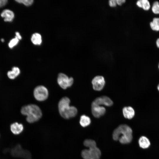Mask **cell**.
Masks as SVG:
<instances>
[{"label":"cell","instance_id":"6da1fadb","mask_svg":"<svg viewBox=\"0 0 159 159\" xmlns=\"http://www.w3.org/2000/svg\"><path fill=\"white\" fill-rule=\"evenodd\" d=\"M112 137L114 140H119L122 144L129 143L132 140V130L127 125H120L113 131Z\"/></svg>","mask_w":159,"mask_h":159},{"label":"cell","instance_id":"7a4b0ae2","mask_svg":"<svg viewBox=\"0 0 159 159\" xmlns=\"http://www.w3.org/2000/svg\"><path fill=\"white\" fill-rule=\"evenodd\" d=\"M21 114L26 116V120L29 123L38 121L42 116L40 108L35 104H29L22 107L21 110Z\"/></svg>","mask_w":159,"mask_h":159},{"label":"cell","instance_id":"3957f363","mask_svg":"<svg viewBox=\"0 0 159 159\" xmlns=\"http://www.w3.org/2000/svg\"><path fill=\"white\" fill-rule=\"evenodd\" d=\"M70 100L67 97L62 98L58 103L59 111L60 115L65 119L74 117L77 114V110L74 106H70Z\"/></svg>","mask_w":159,"mask_h":159},{"label":"cell","instance_id":"277c9868","mask_svg":"<svg viewBox=\"0 0 159 159\" xmlns=\"http://www.w3.org/2000/svg\"><path fill=\"white\" fill-rule=\"evenodd\" d=\"M82 150L81 155L84 159H99L101 155L100 150L96 146L90 147Z\"/></svg>","mask_w":159,"mask_h":159},{"label":"cell","instance_id":"5b68a950","mask_svg":"<svg viewBox=\"0 0 159 159\" xmlns=\"http://www.w3.org/2000/svg\"><path fill=\"white\" fill-rule=\"evenodd\" d=\"M12 155L24 159H32L30 153L28 150L23 149L20 145H17L10 150Z\"/></svg>","mask_w":159,"mask_h":159},{"label":"cell","instance_id":"8992f818","mask_svg":"<svg viewBox=\"0 0 159 159\" xmlns=\"http://www.w3.org/2000/svg\"><path fill=\"white\" fill-rule=\"evenodd\" d=\"M34 95L35 98L39 101L46 100L48 96V91L47 89L42 85L36 87L34 91Z\"/></svg>","mask_w":159,"mask_h":159},{"label":"cell","instance_id":"52a82bcc","mask_svg":"<svg viewBox=\"0 0 159 159\" xmlns=\"http://www.w3.org/2000/svg\"><path fill=\"white\" fill-rule=\"evenodd\" d=\"M73 81L72 77H69L64 73H60L58 75L57 83L59 86L63 89H65L71 87L73 83Z\"/></svg>","mask_w":159,"mask_h":159},{"label":"cell","instance_id":"ba28073f","mask_svg":"<svg viewBox=\"0 0 159 159\" xmlns=\"http://www.w3.org/2000/svg\"><path fill=\"white\" fill-rule=\"evenodd\" d=\"M113 104V102L110 98L106 96H103L96 98L92 102V106L101 105L110 106Z\"/></svg>","mask_w":159,"mask_h":159},{"label":"cell","instance_id":"9c48e42d","mask_svg":"<svg viewBox=\"0 0 159 159\" xmlns=\"http://www.w3.org/2000/svg\"><path fill=\"white\" fill-rule=\"evenodd\" d=\"M92 83L94 90L96 91H100L103 88L105 82L103 77L97 76L94 77Z\"/></svg>","mask_w":159,"mask_h":159},{"label":"cell","instance_id":"30bf717a","mask_svg":"<svg viewBox=\"0 0 159 159\" xmlns=\"http://www.w3.org/2000/svg\"><path fill=\"white\" fill-rule=\"evenodd\" d=\"M1 16L4 18V21L11 22L14 18V14L11 10L8 9L3 10L1 14Z\"/></svg>","mask_w":159,"mask_h":159},{"label":"cell","instance_id":"8fae6325","mask_svg":"<svg viewBox=\"0 0 159 159\" xmlns=\"http://www.w3.org/2000/svg\"><path fill=\"white\" fill-rule=\"evenodd\" d=\"M105 108L100 106H92V112L93 115L95 117L99 118L105 113Z\"/></svg>","mask_w":159,"mask_h":159},{"label":"cell","instance_id":"7c38bea8","mask_svg":"<svg viewBox=\"0 0 159 159\" xmlns=\"http://www.w3.org/2000/svg\"><path fill=\"white\" fill-rule=\"evenodd\" d=\"M10 129L14 134L18 135L21 133L23 131L24 127L21 124L15 122L11 125Z\"/></svg>","mask_w":159,"mask_h":159},{"label":"cell","instance_id":"4fadbf2b","mask_svg":"<svg viewBox=\"0 0 159 159\" xmlns=\"http://www.w3.org/2000/svg\"><path fill=\"white\" fill-rule=\"evenodd\" d=\"M124 117L126 118L131 119L134 116L135 112L133 109L130 106L124 107L122 110Z\"/></svg>","mask_w":159,"mask_h":159},{"label":"cell","instance_id":"5bb4252c","mask_svg":"<svg viewBox=\"0 0 159 159\" xmlns=\"http://www.w3.org/2000/svg\"><path fill=\"white\" fill-rule=\"evenodd\" d=\"M138 143L140 147L143 149L147 148L150 145V142L149 140L145 136H142L140 138Z\"/></svg>","mask_w":159,"mask_h":159},{"label":"cell","instance_id":"9a60e30c","mask_svg":"<svg viewBox=\"0 0 159 159\" xmlns=\"http://www.w3.org/2000/svg\"><path fill=\"white\" fill-rule=\"evenodd\" d=\"M20 73L19 69L17 67H14L11 70L8 71L7 75L8 77L11 79H14L17 77Z\"/></svg>","mask_w":159,"mask_h":159},{"label":"cell","instance_id":"2e32d148","mask_svg":"<svg viewBox=\"0 0 159 159\" xmlns=\"http://www.w3.org/2000/svg\"><path fill=\"white\" fill-rule=\"evenodd\" d=\"M136 4L138 7L145 10H148L150 8V4L148 0H139L137 1Z\"/></svg>","mask_w":159,"mask_h":159},{"label":"cell","instance_id":"e0dca14e","mask_svg":"<svg viewBox=\"0 0 159 159\" xmlns=\"http://www.w3.org/2000/svg\"><path fill=\"white\" fill-rule=\"evenodd\" d=\"M91 123L90 118L85 115H82L80 118V125L84 127L89 125Z\"/></svg>","mask_w":159,"mask_h":159},{"label":"cell","instance_id":"ac0fdd59","mask_svg":"<svg viewBox=\"0 0 159 159\" xmlns=\"http://www.w3.org/2000/svg\"><path fill=\"white\" fill-rule=\"evenodd\" d=\"M31 40L32 43L35 45L40 44L42 42L41 35L37 33H34L32 35Z\"/></svg>","mask_w":159,"mask_h":159},{"label":"cell","instance_id":"d6986e66","mask_svg":"<svg viewBox=\"0 0 159 159\" xmlns=\"http://www.w3.org/2000/svg\"><path fill=\"white\" fill-rule=\"evenodd\" d=\"M151 29L154 31H159V18H154L150 23Z\"/></svg>","mask_w":159,"mask_h":159},{"label":"cell","instance_id":"ffe728a7","mask_svg":"<svg viewBox=\"0 0 159 159\" xmlns=\"http://www.w3.org/2000/svg\"><path fill=\"white\" fill-rule=\"evenodd\" d=\"M84 145L88 148L93 146H96L95 142L91 139H86L84 142Z\"/></svg>","mask_w":159,"mask_h":159},{"label":"cell","instance_id":"44dd1931","mask_svg":"<svg viewBox=\"0 0 159 159\" xmlns=\"http://www.w3.org/2000/svg\"><path fill=\"white\" fill-rule=\"evenodd\" d=\"M19 40L14 38L11 39L8 43V45L10 49H12L19 43Z\"/></svg>","mask_w":159,"mask_h":159},{"label":"cell","instance_id":"7402d4cb","mask_svg":"<svg viewBox=\"0 0 159 159\" xmlns=\"http://www.w3.org/2000/svg\"><path fill=\"white\" fill-rule=\"evenodd\" d=\"M152 10L154 13L156 14H159V2L155 1L153 3Z\"/></svg>","mask_w":159,"mask_h":159},{"label":"cell","instance_id":"603a6c76","mask_svg":"<svg viewBox=\"0 0 159 159\" xmlns=\"http://www.w3.org/2000/svg\"><path fill=\"white\" fill-rule=\"evenodd\" d=\"M16 1L20 4H22L26 6L31 5L33 2V0H16Z\"/></svg>","mask_w":159,"mask_h":159},{"label":"cell","instance_id":"cb8c5ba5","mask_svg":"<svg viewBox=\"0 0 159 159\" xmlns=\"http://www.w3.org/2000/svg\"><path fill=\"white\" fill-rule=\"evenodd\" d=\"M109 5L111 7H114L117 5L116 0H110L109 1Z\"/></svg>","mask_w":159,"mask_h":159},{"label":"cell","instance_id":"d4e9b609","mask_svg":"<svg viewBox=\"0 0 159 159\" xmlns=\"http://www.w3.org/2000/svg\"><path fill=\"white\" fill-rule=\"evenodd\" d=\"M7 2V0H0V8L4 6Z\"/></svg>","mask_w":159,"mask_h":159},{"label":"cell","instance_id":"484cf974","mask_svg":"<svg viewBox=\"0 0 159 159\" xmlns=\"http://www.w3.org/2000/svg\"><path fill=\"white\" fill-rule=\"evenodd\" d=\"M15 38L19 40H20L22 39V37L19 32H16L15 33Z\"/></svg>","mask_w":159,"mask_h":159},{"label":"cell","instance_id":"4316f807","mask_svg":"<svg viewBox=\"0 0 159 159\" xmlns=\"http://www.w3.org/2000/svg\"><path fill=\"white\" fill-rule=\"evenodd\" d=\"M116 1L117 4L121 6L126 1L125 0H116Z\"/></svg>","mask_w":159,"mask_h":159},{"label":"cell","instance_id":"83f0119b","mask_svg":"<svg viewBox=\"0 0 159 159\" xmlns=\"http://www.w3.org/2000/svg\"><path fill=\"white\" fill-rule=\"evenodd\" d=\"M156 44L158 47L159 48V38L156 40Z\"/></svg>","mask_w":159,"mask_h":159},{"label":"cell","instance_id":"f1b7e54d","mask_svg":"<svg viewBox=\"0 0 159 159\" xmlns=\"http://www.w3.org/2000/svg\"><path fill=\"white\" fill-rule=\"evenodd\" d=\"M1 40L2 42H4V39L3 38H1Z\"/></svg>","mask_w":159,"mask_h":159},{"label":"cell","instance_id":"f546056e","mask_svg":"<svg viewBox=\"0 0 159 159\" xmlns=\"http://www.w3.org/2000/svg\"><path fill=\"white\" fill-rule=\"evenodd\" d=\"M157 89H158V91H159V84H158V85Z\"/></svg>","mask_w":159,"mask_h":159},{"label":"cell","instance_id":"4dcf8cb0","mask_svg":"<svg viewBox=\"0 0 159 159\" xmlns=\"http://www.w3.org/2000/svg\"><path fill=\"white\" fill-rule=\"evenodd\" d=\"M158 68H159V64H158Z\"/></svg>","mask_w":159,"mask_h":159}]
</instances>
